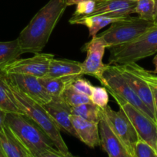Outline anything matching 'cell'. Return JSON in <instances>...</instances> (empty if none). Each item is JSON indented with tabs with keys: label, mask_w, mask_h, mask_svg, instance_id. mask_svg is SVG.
I'll use <instances>...</instances> for the list:
<instances>
[{
	"label": "cell",
	"mask_w": 157,
	"mask_h": 157,
	"mask_svg": "<svg viewBox=\"0 0 157 157\" xmlns=\"http://www.w3.org/2000/svg\"><path fill=\"white\" fill-rule=\"evenodd\" d=\"M67 6V0H49L38 10L17 38L23 54L44 49Z\"/></svg>",
	"instance_id": "cell-1"
},
{
	"label": "cell",
	"mask_w": 157,
	"mask_h": 157,
	"mask_svg": "<svg viewBox=\"0 0 157 157\" xmlns=\"http://www.w3.org/2000/svg\"><path fill=\"white\" fill-rule=\"evenodd\" d=\"M0 80L10 98L22 112L33 121L46 133L58 151L64 154H69V149L62 137L60 130L42 104L34 101L23 93L4 75L0 74Z\"/></svg>",
	"instance_id": "cell-2"
},
{
	"label": "cell",
	"mask_w": 157,
	"mask_h": 157,
	"mask_svg": "<svg viewBox=\"0 0 157 157\" xmlns=\"http://www.w3.org/2000/svg\"><path fill=\"white\" fill-rule=\"evenodd\" d=\"M5 125L31 156L55 148L46 133L24 113H7Z\"/></svg>",
	"instance_id": "cell-3"
},
{
	"label": "cell",
	"mask_w": 157,
	"mask_h": 157,
	"mask_svg": "<svg viewBox=\"0 0 157 157\" xmlns=\"http://www.w3.org/2000/svg\"><path fill=\"white\" fill-rule=\"evenodd\" d=\"M109 64H126L157 53V24L130 42L109 48Z\"/></svg>",
	"instance_id": "cell-4"
},
{
	"label": "cell",
	"mask_w": 157,
	"mask_h": 157,
	"mask_svg": "<svg viewBox=\"0 0 157 157\" xmlns=\"http://www.w3.org/2000/svg\"><path fill=\"white\" fill-rule=\"evenodd\" d=\"M152 25H154L153 21L129 15L112 23L109 29L97 37L106 44L107 48H109L133 41Z\"/></svg>",
	"instance_id": "cell-5"
},
{
	"label": "cell",
	"mask_w": 157,
	"mask_h": 157,
	"mask_svg": "<svg viewBox=\"0 0 157 157\" xmlns=\"http://www.w3.org/2000/svg\"><path fill=\"white\" fill-rule=\"evenodd\" d=\"M103 86L109 92H112L138 109L143 113L147 115L157 124V120L149 110L144 103L131 87L129 83L123 75L116 68L115 64H109L108 68L103 74Z\"/></svg>",
	"instance_id": "cell-6"
},
{
	"label": "cell",
	"mask_w": 157,
	"mask_h": 157,
	"mask_svg": "<svg viewBox=\"0 0 157 157\" xmlns=\"http://www.w3.org/2000/svg\"><path fill=\"white\" fill-rule=\"evenodd\" d=\"M109 92V91H108ZM119 108L132 122L140 140L149 144L157 152V124L149 117L112 92H109Z\"/></svg>",
	"instance_id": "cell-7"
},
{
	"label": "cell",
	"mask_w": 157,
	"mask_h": 157,
	"mask_svg": "<svg viewBox=\"0 0 157 157\" xmlns=\"http://www.w3.org/2000/svg\"><path fill=\"white\" fill-rule=\"evenodd\" d=\"M102 110L113 133L133 157L135 146L139 140V138L129 118L120 108L118 111H115L107 105Z\"/></svg>",
	"instance_id": "cell-8"
},
{
	"label": "cell",
	"mask_w": 157,
	"mask_h": 157,
	"mask_svg": "<svg viewBox=\"0 0 157 157\" xmlns=\"http://www.w3.org/2000/svg\"><path fill=\"white\" fill-rule=\"evenodd\" d=\"M55 55L47 53H36L32 57L16 59L10 63L0 71L2 75L20 74L37 78H46L49 71V64Z\"/></svg>",
	"instance_id": "cell-9"
},
{
	"label": "cell",
	"mask_w": 157,
	"mask_h": 157,
	"mask_svg": "<svg viewBox=\"0 0 157 157\" xmlns=\"http://www.w3.org/2000/svg\"><path fill=\"white\" fill-rule=\"evenodd\" d=\"M106 48V44L97 35L86 43L82 48V51L86 52V59L82 63L83 75L94 77L101 84L103 82V74L109 66L103 61Z\"/></svg>",
	"instance_id": "cell-10"
},
{
	"label": "cell",
	"mask_w": 157,
	"mask_h": 157,
	"mask_svg": "<svg viewBox=\"0 0 157 157\" xmlns=\"http://www.w3.org/2000/svg\"><path fill=\"white\" fill-rule=\"evenodd\" d=\"M27 96L41 104H46L52 100L40 82L39 78L28 75L12 74L4 75Z\"/></svg>",
	"instance_id": "cell-11"
},
{
	"label": "cell",
	"mask_w": 157,
	"mask_h": 157,
	"mask_svg": "<svg viewBox=\"0 0 157 157\" xmlns=\"http://www.w3.org/2000/svg\"><path fill=\"white\" fill-rule=\"evenodd\" d=\"M115 65L119 71L124 76L137 96L141 99V101L144 103L145 105L149 108V110L152 112L155 119L157 120L152 92L147 83L134 71L129 64H115Z\"/></svg>",
	"instance_id": "cell-12"
},
{
	"label": "cell",
	"mask_w": 157,
	"mask_h": 157,
	"mask_svg": "<svg viewBox=\"0 0 157 157\" xmlns=\"http://www.w3.org/2000/svg\"><path fill=\"white\" fill-rule=\"evenodd\" d=\"M43 107L60 130L67 132L77 138L76 133L70 120L72 115L71 107L62 97L52 98L49 103L43 104Z\"/></svg>",
	"instance_id": "cell-13"
},
{
	"label": "cell",
	"mask_w": 157,
	"mask_h": 157,
	"mask_svg": "<svg viewBox=\"0 0 157 157\" xmlns=\"http://www.w3.org/2000/svg\"><path fill=\"white\" fill-rule=\"evenodd\" d=\"M137 0H97L93 12L88 15H106V16L125 18L135 13ZM73 17V16H72Z\"/></svg>",
	"instance_id": "cell-14"
},
{
	"label": "cell",
	"mask_w": 157,
	"mask_h": 157,
	"mask_svg": "<svg viewBox=\"0 0 157 157\" xmlns=\"http://www.w3.org/2000/svg\"><path fill=\"white\" fill-rule=\"evenodd\" d=\"M99 127L101 145L109 157H132L124 144L110 128L103 114V110L99 122Z\"/></svg>",
	"instance_id": "cell-15"
},
{
	"label": "cell",
	"mask_w": 157,
	"mask_h": 157,
	"mask_svg": "<svg viewBox=\"0 0 157 157\" xmlns=\"http://www.w3.org/2000/svg\"><path fill=\"white\" fill-rule=\"evenodd\" d=\"M70 120L78 140L91 148L101 145L99 123L86 121L74 114L71 115Z\"/></svg>",
	"instance_id": "cell-16"
},
{
	"label": "cell",
	"mask_w": 157,
	"mask_h": 157,
	"mask_svg": "<svg viewBox=\"0 0 157 157\" xmlns=\"http://www.w3.org/2000/svg\"><path fill=\"white\" fill-rule=\"evenodd\" d=\"M83 75V64L79 61L69 59H55L50 61L49 71L46 78H61V77H77Z\"/></svg>",
	"instance_id": "cell-17"
},
{
	"label": "cell",
	"mask_w": 157,
	"mask_h": 157,
	"mask_svg": "<svg viewBox=\"0 0 157 157\" xmlns=\"http://www.w3.org/2000/svg\"><path fill=\"white\" fill-rule=\"evenodd\" d=\"M125 18H127V17H125ZM125 18H116V17L101 15H93V16H72L69 21L71 25H82L87 27L89 29V35L92 38H94L96 36L97 32L100 29H103L108 25H111L115 21Z\"/></svg>",
	"instance_id": "cell-18"
},
{
	"label": "cell",
	"mask_w": 157,
	"mask_h": 157,
	"mask_svg": "<svg viewBox=\"0 0 157 157\" xmlns=\"http://www.w3.org/2000/svg\"><path fill=\"white\" fill-rule=\"evenodd\" d=\"M0 148L6 157H30L6 125L0 131Z\"/></svg>",
	"instance_id": "cell-19"
},
{
	"label": "cell",
	"mask_w": 157,
	"mask_h": 157,
	"mask_svg": "<svg viewBox=\"0 0 157 157\" xmlns=\"http://www.w3.org/2000/svg\"><path fill=\"white\" fill-rule=\"evenodd\" d=\"M77 77H61V78H42L40 82L45 90L52 98H61L64 90L71 85Z\"/></svg>",
	"instance_id": "cell-20"
},
{
	"label": "cell",
	"mask_w": 157,
	"mask_h": 157,
	"mask_svg": "<svg viewBox=\"0 0 157 157\" xmlns=\"http://www.w3.org/2000/svg\"><path fill=\"white\" fill-rule=\"evenodd\" d=\"M23 54L18 39L0 41V71L6 66L18 59Z\"/></svg>",
	"instance_id": "cell-21"
},
{
	"label": "cell",
	"mask_w": 157,
	"mask_h": 157,
	"mask_svg": "<svg viewBox=\"0 0 157 157\" xmlns=\"http://www.w3.org/2000/svg\"><path fill=\"white\" fill-rule=\"evenodd\" d=\"M72 114L76 115L86 121L99 123L102 113V108L92 103L71 107Z\"/></svg>",
	"instance_id": "cell-22"
},
{
	"label": "cell",
	"mask_w": 157,
	"mask_h": 157,
	"mask_svg": "<svg viewBox=\"0 0 157 157\" xmlns=\"http://www.w3.org/2000/svg\"><path fill=\"white\" fill-rule=\"evenodd\" d=\"M130 66L133 69L134 71L139 75L148 84L151 92H152V98H153L154 105H155V113L157 116V76H155L152 71L143 68L139 65L137 63H130Z\"/></svg>",
	"instance_id": "cell-23"
},
{
	"label": "cell",
	"mask_w": 157,
	"mask_h": 157,
	"mask_svg": "<svg viewBox=\"0 0 157 157\" xmlns=\"http://www.w3.org/2000/svg\"><path fill=\"white\" fill-rule=\"evenodd\" d=\"M62 98L70 107H75L84 104L92 103L89 96L77 91L71 85L64 90Z\"/></svg>",
	"instance_id": "cell-24"
},
{
	"label": "cell",
	"mask_w": 157,
	"mask_h": 157,
	"mask_svg": "<svg viewBox=\"0 0 157 157\" xmlns=\"http://www.w3.org/2000/svg\"><path fill=\"white\" fill-rule=\"evenodd\" d=\"M135 11L140 18L153 21L155 0H137Z\"/></svg>",
	"instance_id": "cell-25"
},
{
	"label": "cell",
	"mask_w": 157,
	"mask_h": 157,
	"mask_svg": "<svg viewBox=\"0 0 157 157\" xmlns=\"http://www.w3.org/2000/svg\"><path fill=\"white\" fill-rule=\"evenodd\" d=\"M0 110L6 113H23L10 98L6 89L3 86L1 80H0Z\"/></svg>",
	"instance_id": "cell-26"
},
{
	"label": "cell",
	"mask_w": 157,
	"mask_h": 157,
	"mask_svg": "<svg viewBox=\"0 0 157 157\" xmlns=\"http://www.w3.org/2000/svg\"><path fill=\"white\" fill-rule=\"evenodd\" d=\"M91 102L100 108L103 109L108 105L109 103V94L106 87H94L89 96Z\"/></svg>",
	"instance_id": "cell-27"
},
{
	"label": "cell",
	"mask_w": 157,
	"mask_h": 157,
	"mask_svg": "<svg viewBox=\"0 0 157 157\" xmlns=\"http://www.w3.org/2000/svg\"><path fill=\"white\" fill-rule=\"evenodd\" d=\"M133 157H157V152L149 144L139 140L135 146Z\"/></svg>",
	"instance_id": "cell-28"
},
{
	"label": "cell",
	"mask_w": 157,
	"mask_h": 157,
	"mask_svg": "<svg viewBox=\"0 0 157 157\" xmlns=\"http://www.w3.org/2000/svg\"><path fill=\"white\" fill-rule=\"evenodd\" d=\"M95 2L94 0H86L76 4L75 11L72 16H83L90 15L95 7Z\"/></svg>",
	"instance_id": "cell-29"
},
{
	"label": "cell",
	"mask_w": 157,
	"mask_h": 157,
	"mask_svg": "<svg viewBox=\"0 0 157 157\" xmlns=\"http://www.w3.org/2000/svg\"><path fill=\"white\" fill-rule=\"evenodd\" d=\"M71 86L77 91L84 94L89 97L90 96L92 89L94 87V86L88 80L83 78L82 77H79V78L74 80L73 82L71 84Z\"/></svg>",
	"instance_id": "cell-30"
},
{
	"label": "cell",
	"mask_w": 157,
	"mask_h": 157,
	"mask_svg": "<svg viewBox=\"0 0 157 157\" xmlns=\"http://www.w3.org/2000/svg\"><path fill=\"white\" fill-rule=\"evenodd\" d=\"M30 157H75L72 156L70 153L69 154H64L58 151L56 148L50 149V150H46L45 151L41 152L40 153L37 154L36 156Z\"/></svg>",
	"instance_id": "cell-31"
},
{
	"label": "cell",
	"mask_w": 157,
	"mask_h": 157,
	"mask_svg": "<svg viewBox=\"0 0 157 157\" xmlns=\"http://www.w3.org/2000/svg\"><path fill=\"white\" fill-rule=\"evenodd\" d=\"M6 113H7L0 110V131L5 127V118Z\"/></svg>",
	"instance_id": "cell-32"
},
{
	"label": "cell",
	"mask_w": 157,
	"mask_h": 157,
	"mask_svg": "<svg viewBox=\"0 0 157 157\" xmlns=\"http://www.w3.org/2000/svg\"><path fill=\"white\" fill-rule=\"evenodd\" d=\"M83 1H86V0H67V5L68 6H72V5H76ZM94 1H97V0H94Z\"/></svg>",
	"instance_id": "cell-33"
},
{
	"label": "cell",
	"mask_w": 157,
	"mask_h": 157,
	"mask_svg": "<svg viewBox=\"0 0 157 157\" xmlns=\"http://www.w3.org/2000/svg\"><path fill=\"white\" fill-rule=\"evenodd\" d=\"M154 24H157V0H155V14H154Z\"/></svg>",
	"instance_id": "cell-34"
},
{
	"label": "cell",
	"mask_w": 157,
	"mask_h": 157,
	"mask_svg": "<svg viewBox=\"0 0 157 157\" xmlns=\"http://www.w3.org/2000/svg\"><path fill=\"white\" fill-rule=\"evenodd\" d=\"M153 64L154 65H155V70L152 72L154 74H157V55H155V57L153 59Z\"/></svg>",
	"instance_id": "cell-35"
},
{
	"label": "cell",
	"mask_w": 157,
	"mask_h": 157,
	"mask_svg": "<svg viewBox=\"0 0 157 157\" xmlns=\"http://www.w3.org/2000/svg\"><path fill=\"white\" fill-rule=\"evenodd\" d=\"M0 157H6V156L4 155V153H3V152L2 151L1 148H0Z\"/></svg>",
	"instance_id": "cell-36"
}]
</instances>
